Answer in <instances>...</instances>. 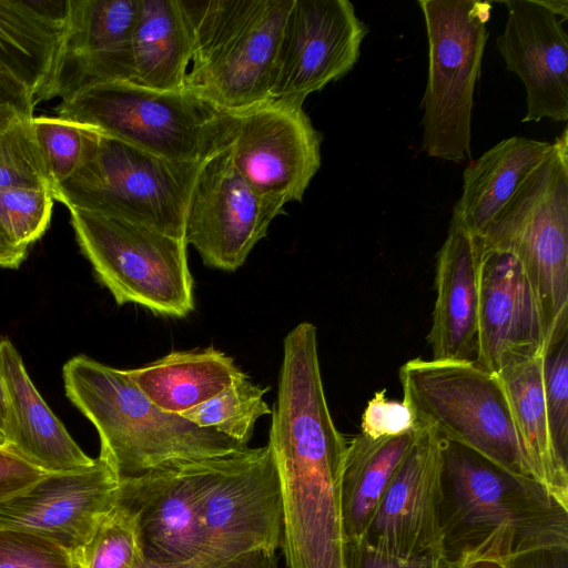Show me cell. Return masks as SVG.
I'll return each mask as SVG.
<instances>
[{
    "mask_svg": "<svg viewBox=\"0 0 568 568\" xmlns=\"http://www.w3.org/2000/svg\"><path fill=\"white\" fill-rule=\"evenodd\" d=\"M33 116L14 105H0V187H51Z\"/></svg>",
    "mask_w": 568,
    "mask_h": 568,
    "instance_id": "f546056e",
    "label": "cell"
},
{
    "mask_svg": "<svg viewBox=\"0 0 568 568\" xmlns=\"http://www.w3.org/2000/svg\"><path fill=\"white\" fill-rule=\"evenodd\" d=\"M367 32L348 0H292L268 100L303 106L311 93L353 69Z\"/></svg>",
    "mask_w": 568,
    "mask_h": 568,
    "instance_id": "5bb4252c",
    "label": "cell"
},
{
    "mask_svg": "<svg viewBox=\"0 0 568 568\" xmlns=\"http://www.w3.org/2000/svg\"><path fill=\"white\" fill-rule=\"evenodd\" d=\"M510 251L532 293L544 352L568 335V130L481 236Z\"/></svg>",
    "mask_w": 568,
    "mask_h": 568,
    "instance_id": "5b68a950",
    "label": "cell"
},
{
    "mask_svg": "<svg viewBox=\"0 0 568 568\" xmlns=\"http://www.w3.org/2000/svg\"><path fill=\"white\" fill-rule=\"evenodd\" d=\"M458 568H511L510 561L491 558L463 557Z\"/></svg>",
    "mask_w": 568,
    "mask_h": 568,
    "instance_id": "ee69618b",
    "label": "cell"
},
{
    "mask_svg": "<svg viewBox=\"0 0 568 568\" xmlns=\"http://www.w3.org/2000/svg\"><path fill=\"white\" fill-rule=\"evenodd\" d=\"M0 371L9 396L11 430L8 447L48 474L90 466L89 457L50 409L23 359L8 338L0 339Z\"/></svg>",
    "mask_w": 568,
    "mask_h": 568,
    "instance_id": "7402d4cb",
    "label": "cell"
},
{
    "mask_svg": "<svg viewBox=\"0 0 568 568\" xmlns=\"http://www.w3.org/2000/svg\"><path fill=\"white\" fill-rule=\"evenodd\" d=\"M399 381L403 402L419 425L433 426L444 439L507 470L531 476L495 374L476 362L417 357L399 368Z\"/></svg>",
    "mask_w": 568,
    "mask_h": 568,
    "instance_id": "52a82bcc",
    "label": "cell"
},
{
    "mask_svg": "<svg viewBox=\"0 0 568 568\" xmlns=\"http://www.w3.org/2000/svg\"><path fill=\"white\" fill-rule=\"evenodd\" d=\"M67 397L95 427L100 454L119 481L144 474L239 453L242 445L213 428L162 410L125 369L87 355L62 367Z\"/></svg>",
    "mask_w": 568,
    "mask_h": 568,
    "instance_id": "3957f363",
    "label": "cell"
},
{
    "mask_svg": "<svg viewBox=\"0 0 568 568\" xmlns=\"http://www.w3.org/2000/svg\"><path fill=\"white\" fill-rule=\"evenodd\" d=\"M321 143L302 105L267 100L222 113L221 145L248 185L282 209L302 201L321 168Z\"/></svg>",
    "mask_w": 568,
    "mask_h": 568,
    "instance_id": "7c38bea8",
    "label": "cell"
},
{
    "mask_svg": "<svg viewBox=\"0 0 568 568\" xmlns=\"http://www.w3.org/2000/svg\"><path fill=\"white\" fill-rule=\"evenodd\" d=\"M284 209L264 201L221 146L199 165L185 214L184 235L206 266L241 267Z\"/></svg>",
    "mask_w": 568,
    "mask_h": 568,
    "instance_id": "4fadbf2b",
    "label": "cell"
},
{
    "mask_svg": "<svg viewBox=\"0 0 568 568\" xmlns=\"http://www.w3.org/2000/svg\"><path fill=\"white\" fill-rule=\"evenodd\" d=\"M119 480L101 457L82 469L47 474L0 501V527L40 534L78 561L105 515L113 508Z\"/></svg>",
    "mask_w": 568,
    "mask_h": 568,
    "instance_id": "2e32d148",
    "label": "cell"
},
{
    "mask_svg": "<svg viewBox=\"0 0 568 568\" xmlns=\"http://www.w3.org/2000/svg\"><path fill=\"white\" fill-rule=\"evenodd\" d=\"M28 248L14 243L0 225V268H19L28 255Z\"/></svg>",
    "mask_w": 568,
    "mask_h": 568,
    "instance_id": "60d3db41",
    "label": "cell"
},
{
    "mask_svg": "<svg viewBox=\"0 0 568 568\" xmlns=\"http://www.w3.org/2000/svg\"><path fill=\"white\" fill-rule=\"evenodd\" d=\"M481 251V237L452 219L436 260V301L427 336L434 361L476 359Z\"/></svg>",
    "mask_w": 568,
    "mask_h": 568,
    "instance_id": "44dd1931",
    "label": "cell"
},
{
    "mask_svg": "<svg viewBox=\"0 0 568 568\" xmlns=\"http://www.w3.org/2000/svg\"><path fill=\"white\" fill-rule=\"evenodd\" d=\"M68 210L82 254L118 305L178 318L194 310L185 239L123 217Z\"/></svg>",
    "mask_w": 568,
    "mask_h": 568,
    "instance_id": "8992f818",
    "label": "cell"
},
{
    "mask_svg": "<svg viewBox=\"0 0 568 568\" xmlns=\"http://www.w3.org/2000/svg\"><path fill=\"white\" fill-rule=\"evenodd\" d=\"M200 163L162 158L100 132L79 170L52 187L53 197L68 209L123 217L185 239Z\"/></svg>",
    "mask_w": 568,
    "mask_h": 568,
    "instance_id": "30bf717a",
    "label": "cell"
},
{
    "mask_svg": "<svg viewBox=\"0 0 568 568\" xmlns=\"http://www.w3.org/2000/svg\"><path fill=\"white\" fill-rule=\"evenodd\" d=\"M417 430L381 438H369L361 433L347 440L341 479L342 518L347 542L363 539Z\"/></svg>",
    "mask_w": 568,
    "mask_h": 568,
    "instance_id": "83f0119b",
    "label": "cell"
},
{
    "mask_svg": "<svg viewBox=\"0 0 568 568\" xmlns=\"http://www.w3.org/2000/svg\"><path fill=\"white\" fill-rule=\"evenodd\" d=\"M428 38V77L423 150L462 162L471 156L474 90L480 73L491 3L478 0H420Z\"/></svg>",
    "mask_w": 568,
    "mask_h": 568,
    "instance_id": "8fae6325",
    "label": "cell"
},
{
    "mask_svg": "<svg viewBox=\"0 0 568 568\" xmlns=\"http://www.w3.org/2000/svg\"><path fill=\"white\" fill-rule=\"evenodd\" d=\"M0 568H79L61 545L31 530L0 527Z\"/></svg>",
    "mask_w": 568,
    "mask_h": 568,
    "instance_id": "e575fe53",
    "label": "cell"
},
{
    "mask_svg": "<svg viewBox=\"0 0 568 568\" xmlns=\"http://www.w3.org/2000/svg\"><path fill=\"white\" fill-rule=\"evenodd\" d=\"M79 568H148L135 518L118 498L85 545Z\"/></svg>",
    "mask_w": 568,
    "mask_h": 568,
    "instance_id": "1f68e13d",
    "label": "cell"
},
{
    "mask_svg": "<svg viewBox=\"0 0 568 568\" xmlns=\"http://www.w3.org/2000/svg\"><path fill=\"white\" fill-rule=\"evenodd\" d=\"M551 148L549 142L511 136L486 151L465 169L452 219L481 237Z\"/></svg>",
    "mask_w": 568,
    "mask_h": 568,
    "instance_id": "cb8c5ba5",
    "label": "cell"
},
{
    "mask_svg": "<svg viewBox=\"0 0 568 568\" xmlns=\"http://www.w3.org/2000/svg\"><path fill=\"white\" fill-rule=\"evenodd\" d=\"M133 514L148 568H204L205 536L184 464L119 481Z\"/></svg>",
    "mask_w": 568,
    "mask_h": 568,
    "instance_id": "ac0fdd59",
    "label": "cell"
},
{
    "mask_svg": "<svg viewBox=\"0 0 568 568\" xmlns=\"http://www.w3.org/2000/svg\"><path fill=\"white\" fill-rule=\"evenodd\" d=\"M190 51V29L181 0H139L130 81L161 91H183Z\"/></svg>",
    "mask_w": 568,
    "mask_h": 568,
    "instance_id": "484cf974",
    "label": "cell"
},
{
    "mask_svg": "<svg viewBox=\"0 0 568 568\" xmlns=\"http://www.w3.org/2000/svg\"><path fill=\"white\" fill-rule=\"evenodd\" d=\"M55 113L174 161L201 162L222 146L223 112L186 90L104 82L62 100Z\"/></svg>",
    "mask_w": 568,
    "mask_h": 568,
    "instance_id": "9c48e42d",
    "label": "cell"
},
{
    "mask_svg": "<svg viewBox=\"0 0 568 568\" xmlns=\"http://www.w3.org/2000/svg\"><path fill=\"white\" fill-rule=\"evenodd\" d=\"M191 36L184 88L222 112L268 100L292 0H181Z\"/></svg>",
    "mask_w": 568,
    "mask_h": 568,
    "instance_id": "277c9868",
    "label": "cell"
},
{
    "mask_svg": "<svg viewBox=\"0 0 568 568\" xmlns=\"http://www.w3.org/2000/svg\"><path fill=\"white\" fill-rule=\"evenodd\" d=\"M53 201L50 186L0 187V225L14 243L29 247L48 230Z\"/></svg>",
    "mask_w": 568,
    "mask_h": 568,
    "instance_id": "d6a6232c",
    "label": "cell"
},
{
    "mask_svg": "<svg viewBox=\"0 0 568 568\" xmlns=\"http://www.w3.org/2000/svg\"><path fill=\"white\" fill-rule=\"evenodd\" d=\"M443 438L422 425L392 477L363 541L397 556L443 551Z\"/></svg>",
    "mask_w": 568,
    "mask_h": 568,
    "instance_id": "9a60e30c",
    "label": "cell"
},
{
    "mask_svg": "<svg viewBox=\"0 0 568 568\" xmlns=\"http://www.w3.org/2000/svg\"><path fill=\"white\" fill-rule=\"evenodd\" d=\"M420 426L406 403L386 398V389L368 400L361 420L362 434L369 438L410 434Z\"/></svg>",
    "mask_w": 568,
    "mask_h": 568,
    "instance_id": "d590c367",
    "label": "cell"
},
{
    "mask_svg": "<svg viewBox=\"0 0 568 568\" xmlns=\"http://www.w3.org/2000/svg\"><path fill=\"white\" fill-rule=\"evenodd\" d=\"M34 135L51 187L67 181L95 149L100 131L60 116H33Z\"/></svg>",
    "mask_w": 568,
    "mask_h": 568,
    "instance_id": "4dcf8cb0",
    "label": "cell"
},
{
    "mask_svg": "<svg viewBox=\"0 0 568 568\" xmlns=\"http://www.w3.org/2000/svg\"><path fill=\"white\" fill-rule=\"evenodd\" d=\"M267 390L268 387L255 385L245 373L241 372L214 397L181 416L200 427L213 428L247 446L257 419L272 413L264 400Z\"/></svg>",
    "mask_w": 568,
    "mask_h": 568,
    "instance_id": "f1b7e54d",
    "label": "cell"
},
{
    "mask_svg": "<svg viewBox=\"0 0 568 568\" xmlns=\"http://www.w3.org/2000/svg\"><path fill=\"white\" fill-rule=\"evenodd\" d=\"M184 466L202 515L204 568H220L253 552L275 554L281 548V486L268 444Z\"/></svg>",
    "mask_w": 568,
    "mask_h": 568,
    "instance_id": "ba28073f",
    "label": "cell"
},
{
    "mask_svg": "<svg viewBox=\"0 0 568 568\" xmlns=\"http://www.w3.org/2000/svg\"><path fill=\"white\" fill-rule=\"evenodd\" d=\"M276 562V554L253 552L237 558L220 568H272Z\"/></svg>",
    "mask_w": 568,
    "mask_h": 568,
    "instance_id": "b9f144b4",
    "label": "cell"
},
{
    "mask_svg": "<svg viewBox=\"0 0 568 568\" xmlns=\"http://www.w3.org/2000/svg\"><path fill=\"white\" fill-rule=\"evenodd\" d=\"M241 372L232 357L214 347L172 352L145 366L125 369L154 405L176 415L214 397Z\"/></svg>",
    "mask_w": 568,
    "mask_h": 568,
    "instance_id": "4316f807",
    "label": "cell"
},
{
    "mask_svg": "<svg viewBox=\"0 0 568 568\" xmlns=\"http://www.w3.org/2000/svg\"><path fill=\"white\" fill-rule=\"evenodd\" d=\"M531 476L568 507V466L554 448L542 387V355L520 359L498 374Z\"/></svg>",
    "mask_w": 568,
    "mask_h": 568,
    "instance_id": "d4e9b609",
    "label": "cell"
},
{
    "mask_svg": "<svg viewBox=\"0 0 568 568\" xmlns=\"http://www.w3.org/2000/svg\"><path fill=\"white\" fill-rule=\"evenodd\" d=\"M10 104L33 115L34 97L20 81L0 67V105Z\"/></svg>",
    "mask_w": 568,
    "mask_h": 568,
    "instance_id": "f35d334b",
    "label": "cell"
},
{
    "mask_svg": "<svg viewBox=\"0 0 568 568\" xmlns=\"http://www.w3.org/2000/svg\"><path fill=\"white\" fill-rule=\"evenodd\" d=\"M272 568H277V562L272 566Z\"/></svg>",
    "mask_w": 568,
    "mask_h": 568,
    "instance_id": "f6af8a7d",
    "label": "cell"
},
{
    "mask_svg": "<svg viewBox=\"0 0 568 568\" xmlns=\"http://www.w3.org/2000/svg\"><path fill=\"white\" fill-rule=\"evenodd\" d=\"M440 529L444 555L452 560L513 561L568 548V507L534 477L443 438Z\"/></svg>",
    "mask_w": 568,
    "mask_h": 568,
    "instance_id": "7a4b0ae2",
    "label": "cell"
},
{
    "mask_svg": "<svg viewBox=\"0 0 568 568\" xmlns=\"http://www.w3.org/2000/svg\"><path fill=\"white\" fill-rule=\"evenodd\" d=\"M138 11L139 0H69L45 100H65L104 82L130 81Z\"/></svg>",
    "mask_w": 568,
    "mask_h": 568,
    "instance_id": "e0dca14e",
    "label": "cell"
},
{
    "mask_svg": "<svg viewBox=\"0 0 568 568\" xmlns=\"http://www.w3.org/2000/svg\"><path fill=\"white\" fill-rule=\"evenodd\" d=\"M47 474L10 447L0 446V501L23 491Z\"/></svg>",
    "mask_w": 568,
    "mask_h": 568,
    "instance_id": "74e56055",
    "label": "cell"
},
{
    "mask_svg": "<svg viewBox=\"0 0 568 568\" xmlns=\"http://www.w3.org/2000/svg\"><path fill=\"white\" fill-rule=\"evenodd\" d=\"M11 430V413L9 396L7 393L6 384L0 371V446H7L9 444Z\"/></svg>",
    "mask_w": 568,
    "mask_h": 568,
    "instance_id": "7bdbcfd3",
    "label": "cell"
},
{
    "mask_svg": "<svg viewBox=\"0 0 568 568\" xmlns=\"http://www.w3.org/2000/svg\"><path fill=\"white\" fill-rule=\"evenodd\" d=\"M508 10L496 48L508 71L523 81L527 112L523 122L568 119V36L566 20L544 0H506Z\"/></svg>",
    "mask_w": 568,
    "mask_h": 568,
    "instance_id": "d6986e66",
    "label": "cell"
},
{
    "mask_svg": "<svg viewBox=\"0 0 568 568\" xmlns=\"http://www.w3.org/2000/svg\"><path fill=\"white\" fill-rule=\"evenodd\" d=\"M511 568H568V548H549L520 556Z\"/></svg>",
    "mask_w": 568,
    "mask_h": 568,
    "instance_id": "ab89813d",
    "label": "cell"
},
{
    "mask_svg": "<svg viewBox=\"0 0 568 568\" xmlns=\"http://www.w3.org/2000/svg\"><path fill=\"white\" fill-rule=\"evenodd\" d=\"M268 442L280 478L281 548L287 568H346L341 479L347 440L328 409L321 376L278 381Z\"/></svg>",
    "mask_w": 568,
    "mask_h": 568,
    "instance_id": "6da1fadb",
    "label": "cell"
},
{
    "mask_svg": "<svg viewBox=\"0 0 568 568\" xmlns=\"http://www.w3.org/2000/svg\"><path fill=\"white\" fill-rule=\"evenodd\" d=\"M542 387L551 442L568 466V335L542 354Z\"/></svg>",
    "mask_w": 568,
    "mask_h": 568,
    "instance_id": "836d02e7",
    "label": "cell"
},
{
    "mask_svg": "<svg viewBox=\"0 0 568 568\" xmlns=\"http://www.w3.org/2000/svg\"><path fill=\"white\" fill-rule=\"evenodd\" d=\"M544 354L538 310L517 257L483 244L475 362L493 374Z\"/></svg>",
    "mask_w": 568,
    "mask_h": 568,
    "instance_id": "ffe728a7",
    "label": "cell"
},
{
    "mask_svg": "<svg viewBox=\"0 0 568 568\" xmlns=\"http://www.w3.org/2000/svg\"><path fill=\"white\" fill-rule=\"evenodd\" d=\"M69 0H0V67L45 100Z\"/></svg>",
    "mask_w": 568,
    "mask_h": 568,
    "instance_id": "603a6c76",
    "label": "cell"
},
{
    "mask_svg": "<svg viewBox=\"0 0 568 568\" xmlns=\"http://www.w3.org/2000/svg\"><path fill=\"white\" fill-rule=\"evenodd\" d=\"M459 560L444 554L425 552L397 556L379 550L365 541L348 542L346 568H458Z\"/></svg>",
    "mask_w": 568,
    "mask_h": 568,
    "instance_id": "8d00e7d4",
    "label": "cell"
}]
</instances>
